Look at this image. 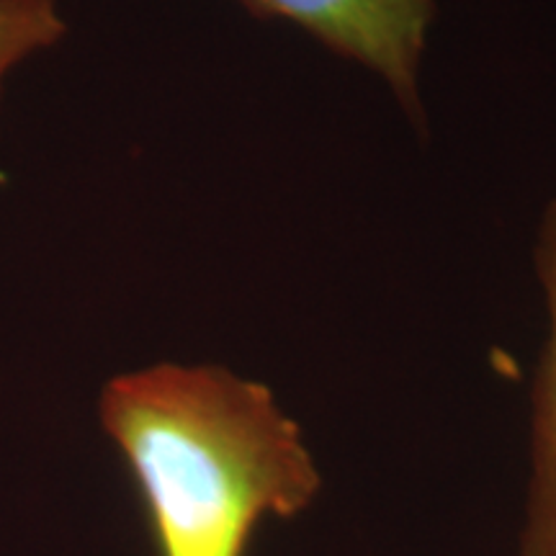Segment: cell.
<instances>
[{
    "label": "cell",
    "instance_id": "3",
    "mask_svg": "<svg viewBox=\"0 0 556 556\" xmlns=\"http://www.w3.org/2000/svg\"><path fill=\"white\" fill-rule=\"evenodd\" d=\"M533 263L544 291L548 330L533 381L523 556H556V197L541 214Z\"/></svg>",
    "mask_w": 556,
    "mask_h": 556
},
{
    "label": "cell",
    "instance_id": "4",
    "mask_svg": "<svg viewBox=\"0 0 556 556\" xmlns=\"http://www.w3.org/2000/svg\"><path fill=\"white\" fill-rule=\"evenodd\" d=\"M65 31L58 0H0V88L18 62L58 45Z\"/></svg>",
    "mask_w": 556,
    "mask_h": 556
},
{
    "label": "cell",
    "instance_id": "1",
    "mask_svg": "<svg viewBox=\"0 0 556 556\" xmlns=\"http://www.w3.org/2000/svg\"><path fill=\"white\" fill-rule=\"evenodd\" d=\"M101 426L135 479L157 556H245L263 520L323 492L302 428L255 379L157 364L114 377Z\"/></svg>",
    "mask_w": 556,
    "mask_h": 556
},
{
    "label": "cell",
    "instance_id": "2",
    "mask_svg": "<svg viewBox=\"0 0 556 556\" xmlns=\"http://www.w3.org/2000/svg\"><path fill=\"white\" fill-rule=\"evenodd\" d=\"M258 18H281L340 58L358 62L392 88L422 122L420 65L435 0H238Z\"/></svg>",
    "mask_w": 556,
    "mask_h": 556
}]
</instances>
